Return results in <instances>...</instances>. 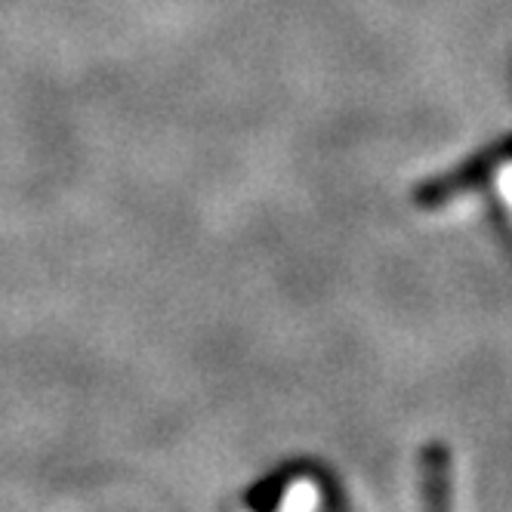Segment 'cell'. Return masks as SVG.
<instances>
[{
    "label": "cell",
    "instance_id": "7a4b0ae2",
    "mask_svg": "<svg viewBox=\"0 0 512 512\" xmlns=\"http://www.w3.org/2000/svg\"><path fill=\"white\" fill-rule=\"evenodd\" d=\"M324 503H327V488L312 472L290 475V479L278 488V494L272 500H266V506L284 509V512H306V509H318Z\"/></svg>",
    "mask_w": 512,
    "mask_h": 512
},
{
    "label": "cell",
    "instance_id": "3957f363",
    "mask_svg": "<svg viewBox=\"0 0 512 512\" xmlns=\"http://www.w3.org/2000/svg\"><path fill=\"white\" fill-rule=\"evenodd\" d=\"M426 469V503L429 506H448V454L442 448H432L423 457Z\"/></svg>",
    "mask_w": 512,
    "mask_h": 512
},
{
    "label": "cell",
    "instance_id": "6da1fadb",
    "mask_svg": "<svg viewBox=\"0 0 512 512\" xmlns=\"http://www.w3.org/2000/svg\"><path fill=\"white\" fill-rule=\"evenodd\" d=\"M472 182H488V186H494V195H497V201L509 219V226H512V139L506 145H500V149L488 152L482 161H475L472 167L432 182L429 189H423L420 201L423 204H442L454 195H463Z\"/></svg>",
    "mask_w": 512,
    "mask_h": 512
}]
</instances>
